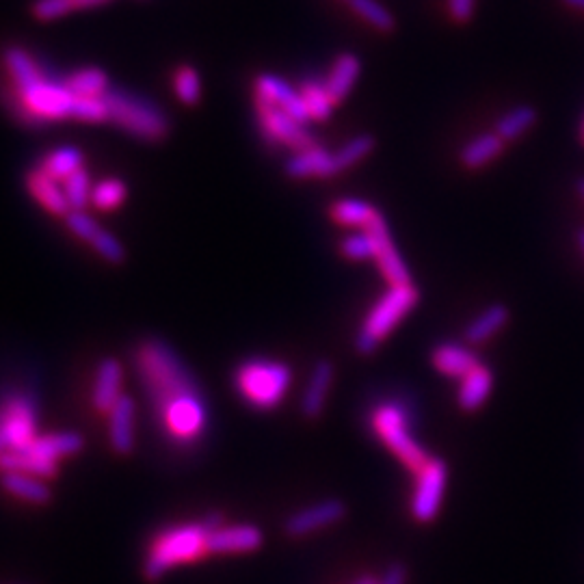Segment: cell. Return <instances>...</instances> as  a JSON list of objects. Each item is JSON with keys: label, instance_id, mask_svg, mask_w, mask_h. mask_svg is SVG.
Segmentation results:
<instances>
[{"label": "cell", "instance_id": "1", "mask_svg": "<svg viewBox=\"0 0 584 584\" xmlns=\"http://www.w3.org/2000/svg\"><path fill=\"white\" fill-rule=\"evenodd\" d=\"M137 370L158 427L171 442L195 444L208 427V407L189 368L165 342L148 340L137 351Z\"/></svg>", "mask_w": 584, "mask_h": 584}, {"label": "cell", "instance_id": "2", "mask_svg": "<svg viewBox=\"0 0 584 584\" xmlns=\"http://www.w3.org/2000/svg\"><path fill=\"white\" fill-rule=\"evenodd\" d=\"M5 65L16 87V98L26 117L35 122H55V119L76 117L78 98L65 83L50 81L39 70L29 52L11 48L5 55Z\"/></svg>", "mask_w": 584, "mask_h": 584}, {"label": "cell", "instance_id": "3", "mask_svg": "<svg viewBox=\"0 0 584 584\" xmlns=\"http://www.w3.org/2000/svg\"><path fill=\"white\" fill-rule=\"evenodd\" d=\"M418 299L420 292L411 282L401 286H390L366 314L360 331H357L355 349L362 355L375 353L379 349V344L392 334L394 327L416 308Z\"/></svg>", "mask_w": 584, "mask_h": 584}, {"label": "cell", "instance_id": "4", "mask_svg": "<svg viewBox=\"0 0 584 584\" xmlns=\"http://www.w3.org/2000/svg\"><path fill=\"white\" fill-rule=\"evenodd\" d=\"M212 530L204 524H184L169 528L154 541L152 552L145 561L143 574L148 580H158L167 574L171 567L197 561L199 556L208 552V537Z\"/></svg>", "mask_w": 584, "mask_h": 584}, {"label": "cell", "instance_id": "5", "mask_svg": "<svg viewBox=\"0 0 584 584\" xmlns=\"http://www.w3.org/2000/svg\"><path fill=\"white\" fill-rule=\"evenodd\" d=\"M236 390L251 407L273 409L284 401L292 383L290 368L273 360H249L236 370Z\"/></svg>", "mask_w": 584, "mask_h": 584}, {"label": "cell", "instance_id": "6", "mask_svg": "<svg viewBox=\"0 0 584 584\" xmlns=\"http://www.w3.org/2000/svg\"><path fill=\"white\" fill-rule=\"evenodd\" d=\"M370 424H373V431L379 440L386 444L414 474L420 468H424V463L431 459L427 455V450H424L414 440V435L409 433V418L403 405L392 401L377 405L373 416H370Z\"/></svg>", "mask_w": 584, "mask_h": 584}, {"label": "cell", "instance_id": "7", "mask_svg": "<svg viewBox=\"0 0 584 584\" xmlns=\"http://www.w3.org/2000/svg\"><path fill=\"white\" fill-rule=\"evenodd\" d=\"M104 100L109 106L111 122L128 130L130 135L145 141H158L167 135V117L148 100L124 94V91H109Z\"/></svg>", "mask_w": 584, "mask_h": 584}, {"label": "cell", "instance_id": "8", "mask_svg": "<svg viewBox=\"0 0 584 584\" xmlns=\"http://www.w3.org/2000/svg\"><path fill=\"white\" fill-rule=\"evenodd\" d=\"M37 440V405L31 396L13 394L0 405V455L26 450Z\"/></svg>", "mask_w": 584, "mask_h": 584}, {"label": "cell", "instance_id": "9", "mask_svg": "<svg viewBox=\"0 0 584 584\" xmlns=\"http://www.w3.org/2000/svg\"><path fill=\"white\" fill-rule=\"evenodd\" d=\"M448 481V470L442 459H429L424 468L416 472V487L411 496V515L418 522L435 520L437 511L442 507L444 489Z\"/></svg>", "mask_w": 584, "mask_h": 584}, {"label": "cell", "instance_id": "10", "mask_svg": "<svg viewBox=\"0 0 584 584\" xmlns=\"http://www.w3.org/2000/svg\"><path fill=\"white\" fill-rule=\"evenodd\" d=\"M256 113H258V122H260L264 137H267L269 141L286 145V148H290L292 152L310 150L316 145L314 137L303 128V124L297 122L295 117H290L286 111L277 109V106L256 100Z\"/></svg>", "mask_w": 584, "mask_h": 584}, {"label": "cell", "instance_id": "11", "mask_svg": "<svg viewBox=\"0 0 584 584\" xmlns=\"http://www.w3.org/2000/svg\"><path fill=\"white\" fill-rule=\"evenodd\" d=\"M368 232L373 234V238H375V247H377L375 262L383 275V280H386L390 286L409 284V269L392 241V234H390L386 219L383 217L377 219L373 225H370Z\"/></svg>", "mask_w": 584, "mask_h": 584}, {"label": "cell", "instance_id": "12", "mask_svg": "<svg viewBox=\"0 0 584 584\" xmlns=\"http://www.w3.org/2000/svg\"><path fill=\"white\" fill-rule=\"evenodd\" d=\"M256 100L269 102L277 109L286 111L290 117H295L297 122L305 124L310 119L305 102L299 94V89L292 87L288 81L273 74H260L256 78Z\"/></svg>", "mask_w": 584, "mask_h": 584}, {"label": "cell", "instance_id": "13", "mask_svg": "<svg viewBox=\"0 0 584 584\" xmlns=\"http://www.w3.org/2000/svg\"><path fill=\"white\" fill-rule=\"evenodd\" d=\"M68 228L78 238H83L85 243L94 245V249L98 251V254L104 260H109L113 264L124 262L126 254H124L122 243H119L111 232L102 230L100 225L94 219H91L89 215H85V210H72L70 212V215H68Z\"/></svg>", "mask_w": 584, "mask_h": 584}, {"label": "cell", "instance_id": "14", "mask_svg": "<svg viewBox=\"0 0 584 584\" xmlns=\"http://www.w3.org/2000/svg\"><path fill=\"white\" fill-rule=\"evenodd\" d=\"M344 513H347V509H344V504L340 500H323L318 504H312L308 509L292 513L286 520L284 528L290 537H303L314 533V530H321L340 522Z\"/></svg>", "mask_w": 584, "mask_h": 584}, {"label": "cell", "instance_id": "15", "mask_svg": "<svg viewBox=\"0 0 584 584\" xmlns=\"http://www.w3.org/2000/svg\"><path fill=\"white\" fill-rule=\"evenodd\" d=\"M286 174L295 180L331 178L340 174V165L336 161V152H329L321 148V145H314V148L295 152L288 158Z\"/></svg>", "mask_w": 584, "mask_h": 584}, {"label": "cell", "instance_id": "16", "mask_svg": "<svg viewBox=\"0 0 584 584\" xmlns=\"http://www.w3.org/2000/svg\"><path fill=\"white\" fill-rule=\"evenodd\" d=\"M262 530L251 524H238L230 528H219L208 537V552L230 554V552H254L262 546Z\"/></svg>", "mask_w": 584, "mask_h": 584}, {"label": "cell", "instance_id": "17", "mask_svg": "<svg viewBox=\"0 0 584 584\" xmlns=\"http://www.w3.org/2000/svg\"><path fill=\"white\" fill-rule=\"evenodd\" d=\"M135 401L122 394L109 411V435L115 453L128 455L135 448Z\"/></svg>", "mask_w": 584, "mask_h": 584}, {"label": "cell", "instance_id": "18", "mask_svg": "<svg viewBox=\"0 0 584 584\" xmlns=\"http://www.w3.org/2000/svg\"><path fill=\"white\" fill-rule=\"evenodd\" d=\"M431 364L437 373H442L444 377L461 379V377H466L474 366H479L481 362H479V357H476V353L468 347H463V344L442 342L433 349Z\"/></svg>", "mask_w": 584, "mask_h": 584}, {"label": "cell", "instance_id": "19", "mask_svg": "<svg viewBox=\"0 0 584 584\" xmlns=\"http://www.w3.org/2000/svg\"><path fill=\"white\" fill-rule=\"evenodd\" d=\"M122 379H124V370L117 360L106 357V360L100 362L91 401H94V407L102 411V414H109L113 405L119 401V396H122Z\"/></svg>", "mask_w": 584, "mask_h": 584}, {"label": "cell", "instance_id": "20", "mask_svg": "<svg viewBox=\"0 0 584 584\" xmlns=\"http://www.w3.org/2000/svg\"><path fill=\"white\" fill-rule=\"evenodd\" d=\"M331 381H334V364H331L329 360H321L314 366L308 386H305V390H303L301 411H303L305 418L316 420L318 416L323 414Z\"/></svg>", "mask_w": 584, "mask_h": 584}, {"label": "cell", "instance_id": "21", "mask_svg": "<svg viewBox=\"0 0 584 584\" xmlns=\"http://www.w3.org/2000/svg\"><path fill=\"white\" fill-rule=\"evenodd\" d=\"M26 184H29V191L31 195L37 199L39 204H42L48 212L52 215H61V217H68L72 212V206L68 202V197H65L63 187H59V180L50 178L46 171L42 169H35L26 178Z\"/></svg>", "mask_w": 584, "mask_h": 584}, {"label": "cell", "instance_id": "22", "mask_svg": "<svg viewBox=\"0 0 584 584\" xmlns=\"http://www.w3.org/2000/svg\"><path fill=\"white\" fill-rule=\"evenodd\" d=\"M494 388V375L491 370L483 364L474 366L466 377L459 379V392H457V403L463 411H476L485 405V401Z\"/></svg>", "mask_w": 584, "mask_h": 584}, {"label": "cell", "instance_id": "23", "mask_svg": "<svg viewBox=\"0 0 584 584\" xmlns=\"http://www.w3.org/2000/svg\"><path fill=\"white\" fill-rule=\"evenodd\" d=\"M360 72H362V63L355 55H351V52H344V55H340L334 61L327 78L323 81L331 102L338 104L349 96V91L357 83V78H360Z\"/></svg>", "mask_w": 584, "mask_h": 584}, {"label": "cell", "instance_id": "24", "mask_svg": "<svg viewBox=\"0 0 584 584\" xmlns=\"http://www.w3.org/2000/svg\"><path fill=\"white\" fill-rule=\"evenodd\" d=\"M0 470L3 472H20L37 476V479H52L57 476V461H50L33 453L31 448L26 450H7L0 455Z\"/></svg>", "mask_w": 584, "mask_h": 584}, {"label": "cell", "instance_id": "25", "mask_svg": "<svg viewBox=\"0 0 584 584\" xmlns=\"http://www.w3.org/2000/svg\"><path fill=\"white\" fill-rule=\"evenodd\" d=\"M329 215L336 223L347 225V228H360L368 230L377 219H381V212L364 199L357 197H344L329 208Z\"/></svg>", "mask_w": 584, "mask_h": 584}, {"label": "cell", "instance_id": "26", "mask_svg": "<svg viewBox=\"0 0 584 584\" xmlns=\"http://www.w3.org/2000/svg\"><path fill=\"white\" fill-rule=\"evenodd\" d=\"M0 483H3V487L9 491V494L26 502L46 504L52 498L50 487L44 483V479H37V476L20 474V472H5Z\"/></svg>", "mask_w": 584, "mask_h": 584}, {"label": "cell", "instance_id": "27", "mask_svg": "<svg viewBox=\"0 0 584 584\" xmlns=\"http://www.w3.org/2000/svg\"><path fill=\"white\" fill-rule=\"evenodd\" d=\"M502 150H504V139L494 130V132H485V135H479L476 139H472L466 148L461 150L459 158L468 169H479V167L494 161V158H498L502 154Z\"/></svg>", "mask_w": 584, "mask_h": 584}, {"label": "cell", "instance_id": "28", "mask_svg": "<svg viewBox=\"0 0 584 584\" xmlns=\"http://www.w3.org/2000/svg\"><path fill=\"white\" fill-rule=\"evenodd\" d=\"M509 321V310L507 305L494 303L489 305L487 310H483L466 329V340L472 344H483L489 338H494L498 331L507 325Z\"/></svg>", "mask_w": 584, "mask_h": 584}, {"label": "cell", "instance_id": "29", "mask_svg": "<svg viewBox=\"0 0 584 584\" xmlns=\"http://www.w3.org/2000/svg\"><path fill=\"white\" fill-rule=\"evenodd\" d=\"M85 446L83 435L78 433H55V435H44L37 437V440L31 444L33 453L39 457L50 459V461H59L61 457H70L81 453Z\"/></svg>", "mask_w": 584, "mask_h": 584}, {"label": "cell", "instance_id": "30", "mask_svg": "<svg viewBox=\"0 0 584 584\" xmlns=\"http://www.w3.org/2000/svg\"><path fill=\"white\" fill-rule=\"evenodd\" d=\"M65 85L78 98H104L109 94V78L102 70L89 68L65 78Z\"/></svg>", "mask_w": 584, "mask_h": 584}, {"label": "cell", "instance_id": "31", "mask_svg": "<svg viewBox=\"0 0 584 584\" xmlns=\"http://www.w3.org/2000/svg\"><path fill=\"white\" fill-rule=\"evenodd\" d=\"M537 111L533 106H515L507 115H502L496 124V132L504 141H513L522 137L524 132L535 126Z\"/></svg>", "mask_w": 584, "mask_h": 584}, {"label": "cell", "instance_id": "32", "mask_svg": "<svg viewBox=\"0 0 584 584\" xmlns=\"http://www.w3.org/2000/svg\"><path fill=\"white\" fill-rule=\"evenodd\" d=\"M78 169H83V154L76 148H59L44 158L42 171L55 180H68Z\"/></svg>", "mask_w": 584, "mask_h": 584}, {"label": "cell", "instance_id": "33", "mask_svg": "<svg viewBox=\"0 0 584 584\" xmlns=\"http://www.w3.org/2000/svg\"><path fill=\"white\" fill-rule=\"evenodd\" d=\"M299 94L305 102V109H308L310 119H318V122H323L334 111V102H331L329 94H327V87L325 83H316V81H305L299 87Z\"/></svg>", "mask_w": 584, "mask_h": 584}, {"label": "cell", "instance_id": "34", "mask_svg": "<svg viewBox=\"0 0 584 584\" xmlns=\"http://www.w3.org/2000/svg\"><path fill=\"white\" fill-rule=\"evenodd\" d=\"M349 5L357 16L366 20L370 26H375L377 31H383V33L394 31L396 20L392 16V11L383 7L381 3H377V0H349Z\"/></svg>", "mask_w": 584, "mask_h": 584}, {"label": "cell", "instance_id": "35", "mask_svg": "<svg viewBox=\"0 0 584 584\" xmlns=\"http://www.w3.org/2000/svg\"><path fill=\"white\" fill-rule=\"evenodd\" d=\"M102 3L106 0H37L33 13L39 20H57L74 9H87Z\"/></svg>", "mask_w": 584, "mask_h": 584}, {"label": "cell", "instance_id": "36", "mask_svg": "<svg viewBox=\"0 0 584 584\" xmlns=\"http://www.w3.org/2000/svg\"><path fill=\"white\" fill-rule=\"evenodd\" d=\"M340 251H342V256L349 258V260H370V258L375 260V251H377L375 238L368 230L349 234V236L342 238Z\"/></svg>", "mask_w": 584, "mask_h": 584}, {"label": "cell", "instance_id": "37", "mask_svg": "<svg viewBox=\"0 0 584 584\" xmlns=\"http://www.w3.org/2000/svg\"><path fill=\"white\" fill-rule=\"evenodd\" d=\"M373 150H375V139L370 135L353 137L351 141L344 143L340 150H336V161L340 165V171L357 165L362 161V158H366Z\"/></svg>", "mask_w": 584, "mask_h": 584}, {"label": "cell", "instance_id": "38", "mask_svg": "<svg viewBox=\"0 0 584 584\" xmlns=\"http://www.w3.org/2000/svg\"><path fill=\"white\" fill-rule=\"evenodd\" d=\"M63 191L72 210H85L87 202L91 199V178L87 174V169H78L76 174H72L68 180H63Z\"/></svg>", "mask_w": 584, "mask_h": 584}, {"label": "cell", "instance_id": "39", "mask_svg": "<svg viewBox=\"0 0 584 584\" xmlns=\"http://www.w3.org/2000/svg\"><path fill=\"white\" fill-rule=\"evenodd\" d=\"M124 197H126L124 182L102 180L94 187V193H91V202H94V206L98 210H113L124 202Z\"/></svg>", "mask_w": 584, "mask_h": 584}, {"label": "cell", "instance_id": "40", "mask_svg": "<svg viewBox=\"0 0 584 584\" xmlns=\"http://www.w3.org/2000/svg\"><path fill=\"white\" fill-rule=\"evenodd\" d=\"M176 94L184 104H195L202 94V83H199V74L193 68H180L174 78Z\"/></svg>", "mask_w": 584, "mask_h": 584}, {"label": "cell", "instance_id": "41", "mask_svg": "<svg viewBox=\"0 0 584 584\" xmlns=\"http://www.w3.org/2000/svg\"><path fill=\"white\" fill-rule=\"evenodd\" d=\"M476 0H448V11L450 18L455 22H468L474 16Z\"/></svg>", "mask_w": 584, "mask_h": 584}, {"label": "cell", "instance_id": "42", "mask_svg": "<svg viewBox=\"0 0 584 584\" xmlns=\"http://www.w3.org/2000/svg\"><path fill=\"white\" fill-rule=\"evenodd\" d=\"M407 580V572H405V567L403 565H392L386 574H383L379 578L377 584H405Z\"/></svg>", "mask_w": 584, "mask_h": 584}, {"label": "cell", "instance_id": "43", "mask_svg": "<svg viewBox=\"0 0 584 584\" xmlns=\"http://www.w3.org/2000/svg\"><path fill=\"white\" fill-rule=\"evenodd\" d=\"M563 3H565L567 7H572V9H580V11H584V0H563Z\"/></svg>", "mask_w": 584, "mask_h": 584}, {"label": "cell", "instance_id": "44", "mask_svg": "<svg viewBox=\"0 0 584 584\" xmlns=\"http://www.w3.org/2000/svg\"><path fill=\"white\" fill-rule=\"evenodd\" d=\"M379 580L373 578V576H362V578H357L353 584H377Z\"/></svg>", "mask_w": 584, "mask_h": 584}, {"label": "cell", "instance_id": "45", "mask_svg": "<svg viewBox=\"0 0 584 584\" xmlns=\"http://www.w3.org/2000/svg\"><path fill=\"white\" fill-rule=\"evenodd\" d=\"M576 187H578V193H580V197L584 199V178H580V180L576 182Z\"/></svg>", "mask_w": 584, "mask_h": 584}, {"label": "cell", "instance_id": "46", "mask_svg": "<svg viewBox=\"0 0 584 584\" xmlns=\"http://www.w3.org/2000/svg\"><path fill=\"white\" fill-rule=\"evenodd\" d=\"M578 243H580V249H582V254H584V230L578 232Z\"/></svg>", "mask_w": 584, "mask_h": 584}, {"label": "cell", "instance_id": "47", "mask_svg": "<svg viewBox=\"0 0 584 584\" xmlns=\"http://www.w3.org/2000/svg\"><path fill=\"white\" fill-rule=\"evenodd\" d=\"M580 141L584 143V117H582V122H580Z\"/></svg>", "mask_w": 584, "mask_h": 584}]
</instances>
